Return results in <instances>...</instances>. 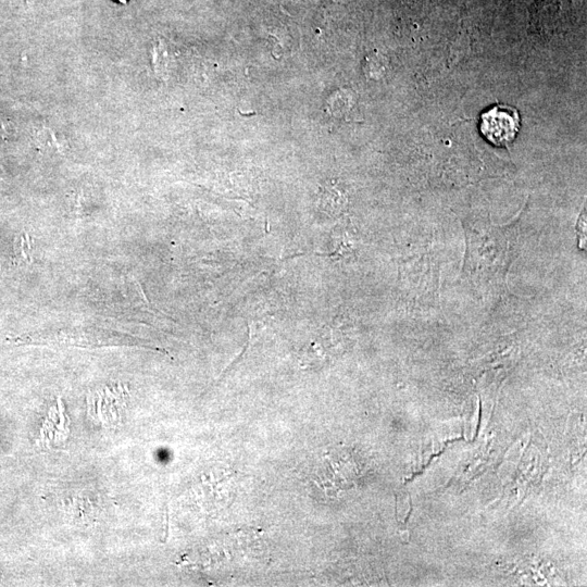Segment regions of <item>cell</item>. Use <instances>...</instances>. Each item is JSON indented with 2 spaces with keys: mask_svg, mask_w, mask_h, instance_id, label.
<instances>
[{
  "mask_svg": "<svg viewBox=\"0 0 587 587\" xmlns=\"http://www.w3.org/2000/svg\"><path fill=\"white\" fill-rule=\"evenodd\" d=\"M16 344H66L74 346H108L128 345L126 337L111 336L109 333H86V332H59L48 335L19 336L10 340Z\"/></svg>",
  "mask_w": 587,
  "mask_h": 587,
  "instance_id": "7a4b0ae2",
  "label": "cell"
},
{
  "mask_svg": "<svg viewBox=\"0 0 587 587\" xmlns=\"http://www.w3.org/2000/svg\"><path fill=\"white\" fill-rule=\"evenodd\" d=\"M520 127L519 111L508 105L497 104L481 115L480 131L486 141L497 147L514 143Z\"/></svg>",
  "mask_w": 587,
  "mask_h": 587,
  "instance_id": "6da1fadb",
  "label": "cell"
},
{
  "mask_svg": "<svg viewBox=\"0 0 587 587\" xmlns=\"http://www.w3.org/2000/svg\"><path fill=\"white\" fill-rule=\"evenodd\" d=\"M117 2H119L121 4H127L129 2V0H117Z\"/></svg>",
  "mask_w": 587,
  "mask_h": 587,
  "instance_id": "277c9868",
  "label": "cell"
},
{
  "mask_svg": "<svg viewBox=\"0 0 587 587\" xmlns=\"http://www.w3.org/2000/svg\"><path fill=\"white\" fill-rule=\"evenodd\" d=\"M20 253L21 257L24 261H27L28 264L32 262V252H31V243L29 235L21 236L20 239Z\"/></svg>",
  "mask_w": 587,
  "mask_h": 587,
  "instance_id": "3957f363",
  "label": "cell"
}]
</instances>
